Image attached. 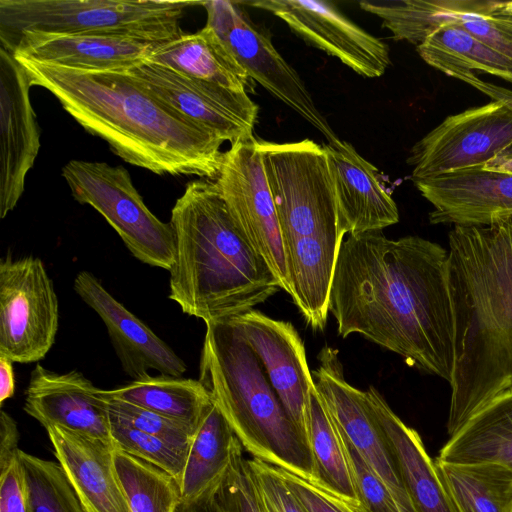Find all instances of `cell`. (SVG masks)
<instances>
[{
    "label": "cell",
    "instance_id": "24",
    "mask_svg": "<svg viewBox=\"0 0 512 512\" xmlns=\"http://www.w3.org/2000/svg\"><path fill=\"white\" fill-rule=\"evenodd\" d=\"M366 391L416 511L458 512L418 432L395 414L373 386Z\"/></svg>",
    "mask_w": 512,
    "mask_h": 512
},
{
    "label": "cell",
    "instance_id": "18",
    "mask_svg": "<svg viewBox=\"0 0 512 512\" xmlns=\"http://www.w3.org/2000/svg\"><path fill=\"white\" fill-rule=\"evenodd\" d=\"M412 182L433 206L431 224L487 226L512 218V173L481 166Z\"/></svg>",
    "mask_w": 512,
    "mask_h": 512
},
{
    "label": "cell",
    "instance_id": "7",
    "mask_svg": "<svg viewBox=\"0 0 512 512\" xmlns=\"http://www.w3.org/2000/svg\"><path fill=\"white\" fill-rule=\"evenodd\" d=\"M62 176L73 198L99 212L136 259L169 271L175 255L173 228L148 209L127 169L71 160L62 168Z\"/></svg>",
    "mask_w": 512,
    "mask_h": 512
},
{
    "label": "cell",
    "instance_id": "36",
    "mask_svg": "<svg viewBox=\"0 0 512 512\" xmlns=\"http://www.w3.org/2000/svg\"><path fill=\"white\" fill-rule=\"evenodd\" d=\"M241 443L222 478L209 489L211 502L217 512H260L256 490Z\"/></svg>",
    "mask_w": 512,
    "mask_h": 512
},
{
    "label": "cell",
    "instance_id": "31",
    "mask_svg": "<svg viewBox=\"0 0 512 512\" xmlns=\"http://www.w3.org/2000/svg\"><path fill=\"white\" fill-rule=\"evenodd\" d=\"M434 461L458 512H512V470L492 463Z\"/></svg>",
    "mask_w": 512,
    "mask_h": 512
},
{
    "label": "cell",
    "instance_id": "34",
    "mask_svg": "<svg viewBox=\"0 0 512 512\" xmlns=\"http://www.w3.org/2000/svg\"><path fill=\"white\" fill-rule=\"evenodd\" d=\"M28 489V512H86L59 463L19 450Z\"/></svg>",
    "mask_w": 512,
    "mask_h": 512
},
{
    "label": "cell",
    "instance_id": "2",
    "mask_svg": "<svg viewBox=\"0 0 512 512\" xmlns=\"http://www.w3.org/2000/svg\"><path fill=\"white\" fill-rule=\"evenodd\" d=\"M16 59L32 86L52 93L85 131L107 142L125 162L158 175L217 179L223 141L159 100L127 71L77 70Z\"/></svg>",
    "mask_w": 512,
    "mask_h": 512
},
{
    "label": "cell",
    "instance_id": "15",
    "mask_svg": "<svg viewBox=\"0 0 512 512\" xmlns=\"http://www.w3.org/2000/svg\"><path fill=\"white\" fill-rule=\"evenodd\" d=\"M242 3L272 13L307 44L339 59L360 76L378 78L391 64L388 45L351 21L332 2L258 0Z\"/></svg>",
    "mask_w": 512,
    "mask_h": 512
},
{
    "label": "cell",
    "instance_id": "45",
    "mask_svg": "<svg viewBox=\"0 0 512 512\" xmlns=\"http://www.w3.org/2000/svg\"><path fill=\"white\" fill-rule=\"evenodd\" d=\"M9 358L0 355V404L10 399L15 392L13 364Z\"/></svg>",
    "mask_w": 512,
    "mask_h": 512
},
{
    "label": "cell",
    "instance_id": "46",
    "mask_svg": "<svg viewBox=\"0 0 512 512\" xmlns=\"http://www.w3.org/2000/svg\"><path fill=\"white\" fill-rule=\"evenodd\" d=\"M173 512H217L211 502L209 490L194 500L179 499Z\"/></svg>",
    "mask_w": 512,
    "mask_h": 512
},
{
    "label": "cell",
    "instance_id": "33",
    "mask_svg": "<svg viewBox=\"0 0 512 512\" xmlns=\"http://www.w3.org/2000/svg\"><path fill=\"white\" fill-rule=\"evenodd\" d=\"M114 460L131 512H173L180 487L169 474L117 448Z\"/></svg>",
    "mask_w": 512,
    "mask_h": 512
},
{
    "label": "cell",
    "instance_id": "44",
    "mask_svg": "<svg viewBox=\"0 0 512 512\" xmlns=\"http://www.w3.org/2000/svg\"><path fill=\"white\" fill-rule=\"evenodd\" d=\"M453 78L463 81L490 97L493 101H500L512 109V90L481 80L475 74H457Z\"/></svg>",
    "mask_w": 512,
    "mask_h": 512
},
{
    "label": "cell",
    "instance_id": "28",
    "mask_svg": "<svg viewBox=\"0 0 512 512\" xmlns=\"http://www.w3.org/2000/svg\"><path fill=\"white\" fill-rule=\"evenodd\" d=\"M98 395L127 402L178 421L196 432L213 403L200 380L168 375L144 376Z\"/></svg>",
    "mask_w": 512,
    "mask_h": 512
},
{
    "label": "cell",
    "instance_id": "41",
    "mask_svg": "<svg viewBox=\"0 0 512 512\" xmlns=\"http://www.w3.org/2000/svg\"><path fill=\"white\" fill-rule=\"evenodd\" d=\"M460 24L470 34L512 61V19L477 15Z\"/></svg>",
    "mask_w": 512,
    "mask_h": 512
},
{
    "label": "cell",
    "instance_id": "19",
    "mask_svg": "<svg viewBox=\"0 0 512 512\" xmlns=\"http://www.w3.org/2000/svg\"><path fill=\"white\" fill-rule=\"evenodd\" d=\"M73 288L103 321L121 367L130 378L140 379L149 375V370L174 377L186 372L184 361L116 300L92 273L79 272Z\"/></svg>",
    "mask_w": 512,
    "mask_h": 512
},
{
    "label": "cell",
    "instance_id": "10",
    "mask_svg": "<svg viewBox=\"0 0 512 512\" xmlns=\"http://www.w3.org/2000/svg\"><path fill=\"white\" fill-rule=\"evenodd\" d=\"M58 322L57 295L42 260L8 253L0 261V355L17 363L43 359Z\"/></svg>",
    "mask_w": 512,
    "mask_h": 512
},
{
    "label": "cell",
    "instance_id": "5",
    "mask_svg": "<svg viewBox=\"0 0 512 512\" xmlns=\"http://www.w3.org/2000/svg\"><path fill=\"white\" fill-rule=\"evenodd\" d=\"M199 380L253 458L314 483L309 446L265 369L229 320L206 323Z\"/></svg>",
    "mask_w": 512,
    "mask_h": 512
},
{
    "label": "cell",
    "instance_id": "38",
    "mask_svg": "<svg viewBox=\"0 0 512 512\" xmlns=\"http://www.w3.org/2000/svg\"><path fill=\"white\" fill-rule=\"evenodd\" d=\"M338 432L346 452L358 497L365 509L368 512H401L384 482L348 439L339 430Z\"/></svg>",
    "mask_w": 512,
    "mask_h": 512
},
{
    "label": "cell",
    "instance_id": "42",
    "mask_svg": "<svg viewBox=\"0 0 512 512\" xmlns=\"http://www.w3.org/2000/svg\"><path fill=\"white\" fill-rule=\"evenodd\" d=\"M0 512H28V489L19 453L0 467Z\"/></svg>",
    "mask_w": 512,
    "mask_h": 512
},
{
    "label": "cell",
    "instance_id": "40",
    "mask_svg": "<svg viewBox=\"0 0 512 512\" xmlns=\"http://www.w3.org/2000/svg\"><path fill=\"white\" fill-rule=\"evenodd\" d=\"M275 468L308 512H368L364 506L346 503L299 476Z\"/></svg>",
    "mask_w": 512,
    "mask_h": 512
},
{
    "label": "cell",
    "instance_id": "13",
    "mask_svg": "<svg viewBox=\"0 0 512 512\" xmlns=\"http://www.w3.org/2000/svg\"><path fill=\"white\" fill-rule=\"evenodd\" d=\"M318 360L319 366L312 371V377L334 424L384 482L400 511L417 512L370 407L367 391L346 381L337 350L323 348Z\"/></svg>",
    "mask_w": 512,
    "mask_h": 512
},
{
    "label": "cell",
    "instance_id": "30",
    "mask_svg": "<svg viewBox=\"0 0 512 512\" xmlns=\"http://www.w3.org/2000/svg\"><path fill=\"white\" fill-rule=\"evenodd\" d=\"M417 52L429 66L450 77L478 72L512 83V61L470 34L460 23L440 27L417 46Z\"/></svg>",
    "mask_w": 512,
    "mask_h": 512
},
{
    "label": "cell",
    "instance_id": "9",
    "mask_svg": "<svg viewBox=\"0 0 512 512\" xmlns=\"http://www.w3.org/2000/svg\"><path fill=\"white\" fill-rule=\"evenodd\" d=\"M210 27L248 76L298 113L328 141L339 140L317 108L298 72L274 47L267 31L255 24L241 2L202 1Z\"/></svg>",
    "mask_w": 512,
    "mask_h": 512
},
{
    "label": "cell",
    "instance_id": "20",
    "mask_svg": "<svg viewBox=\"0 0 512 512\" xmlns=\"http://www.w3.org/2000/svg\"><path fill=\"white\" fill-rule=\"evenodd\" d=\"M97 391L81 372L57 373L37 364L23 409L44 428L58 426L113 444L110 413Z\"/></svg>",
    "mask_w": 512,
    "mask_h": 512
},
{
    "label": "cell",
    "instance_id": "39",
    "mask_svg": "<svg viewBox=\"0 0 512 512\" xmlns=\"http://www.w3.org/2000/svg\"><path fill=\"white\" fill-rule=\"evenodd\" d=\"M260 512H308L275 466L260 459H248Z\"/></svg>",
    "mask_w": 512,
    "mask_h": 512
},
{
    "label": "cell",
    "instance_id": "47",
    "mask_svg": "<svg viewBox=\"0 0 512 512\" xmlns=\"http://www.w3.org/2000/svg\"><path fill=\"white\" fill-rule=\"evenodd\" d=\"M483 168L502 173H512V147L507 148L483 165Z\"/></svg>",
    "mask_w": 512,
    "mask_h": 512
},
{
    "label": "cell",
    "instance_id": "25",
    "mask_svg": "<svg viewBox=\"0 0 512 512\" xmlns=\"http://www.w3.org/2000/svg\"><path fill=\"white\" fill-rule=\"evenodd\" d=\"M145 61L235 92L254 93L255 82L207 25L157 44Z\"/></svg>",
    "mask_w": 512,
    "mask_h": 512
},
{
    "label": "cell",
    "instance_id": "27",
    "mask_svg": "<svg viewBox=\"0 0 512 512\" xmlns=\"http://www.w3.org/2000/svg\"><path fill=\"white\" fill-rule=\"evenodd\" d=\"M501 1L492 0H363L362 10L382 20L394 40L419 46L440 27L477 15H492Z\"/></svg>",
    "mask_w": 512,
    "mask_h": 512
},
{
    "label": "cell",
    "instance_id": "23",
    "mask_svg": "<svg viewBox=\"0 0 512 512\" xmlns=\"http://www.w3.org/2000/svg\"><path fill=\"white\" fill-rule=\"evenodd\" d=\"M159 43L88 34L25 33L7 50L16 58L77 70L126 71Z\"/></svg>",
    "mask_w": 512,
    "mask_h": 512
},
{
    "label": "cell",
    "instance_id": "43",
    "mask_svg": "<svg viewBox=\"0 0 512 512\" xmlns=\"http://www.w3.org/2000/svg\"><path fill=\"white\" fill-rule=\"evenodd\" d=\"M19 432L16 421L4 410L0 414V467L18 456Z\"/></svg>",
    "mask_w": 512,
    "mask_h": 512
},
{
    "label": "cell",
    "instance_id": "4",
    "mask_svg": "<svg viewBox=\"0 0 512 512\" xmlns=\"http://www.w3.org/2000/svg\"><path fill=\"white\" fill-rule=\"evenodd\" d=\"M169 298L205 324L228 320L281 288L262 255L233 220L215 181L193 180L176 200Z\"/></svg>",
    "mask_w": 512,
    "mask_h": 512
},
{
    "label": "cell",
    "instance_id": "6",
    "mask_svg": "<svg viewBox=\"0 0 512 512\" xmlns=\"http://www.w3.org/2000/svg\"><path fill=\"white\" fill-rule=\"evenodd\" d=\"M177 0H0V44L8 50L25 33L88 34L153 43L183 34L188 6Z\"/></svg>",
    "mask_w": 512,
    "mask_h": 512
},
{
    "label": "cell",
    "instance_id": "32",
    "mask_svg": "<svg viewBox=\"0 0 512 512\" xmlns=\"http://www.w3.org/2000/svg\"><path fill=\"white\" fill-rule=\"evenodd\" d=\"M308 445L314 466L313 485L346 503L363 506L341 437L316 388L310 395Z\"/></svg>",
    "mask_w": 512,
    "mask_h": 512
},
{
    "label": "cell",
    "instance_id": "8",
    "mask_svg": "<svg viewBox=\"0 0 512 512\" xmlns=\"http://www.w3.org/2000/svg\"><path fill=\"white\" fill-rule=\"evenodd\" d=\"M257 146L280 231L340 226L334 182L324 146L310 139L285 143L257 139Z\"/></svg>",
    "mask_w": 512,
    "mask_h": 512
},
{
    "label": "cell",
    "instance_id": "3",
    "mask_svg": "<svg viewBox=\"0 0 512 512\" xmlns=\"http://www.w3.org/2000/svg\"><path fill=\"white\" fill-rule=\"evenodd\" d=\"M448 280L454 365L447 433L512 389V218L453 226Z\"/></svg>",
    "mask_w": 512,
    "mask_h": 512
},
{
    "label": "cell",
    "instance_id": "11",
    "mask_svg": "<svg viewBox=\"0 0 512 512\" xmlns=\"http://www.w3.org/2000/svg\"><path fill=\"white\" fill-rule=\"evenodd\" d=\"M512 147V109L491 101L447 116L410 149L411 179L481 167Z\"/></svg>",
    "mask_w": 512,
    "mask_h": 512
},
{
    "label": "cell",
    "instance_id": "16",
    "mask_svg": "<svg viewBox=\"0 0 512 512\" xmlns=\"http://www.w3.org/2000/svg\"><path fill=\"white\" fill-rule=\"evenodd\" d=\"M228 320L261 361L272 387L308 444L310 395L315 385L297 330L290 322L273 319L256 309Z\"/></svg>",
    "mask_w": 512,
    "mask_h": 512
},
{
    "label": "cell",
    "instance_id": "29",
    "mask_svg": "<svg viewBox=\"0 0 512 512\" xmlns=\"http://www.w3.org/2000/svg\"><path fill=\"white\" fill-rule=\"evenodd\" d=\"M240 441L213 401L193 435L180 483V498L194 500L226 473Z\"/></svg>",
    "mask_w": 512,
    "mask_h": 512
},
{
    "label": "cell",
    "instance_id": "1",
    "mask_svg": "<svg viewBox=\"0 0 512 512\" xmlns=\"http://www.w3.org/2000/svg\"><path fill=\"white\" fill-rule=\"evenodd\" d=\"M329 313L345 338L360 334L425 373L451 381L454 320L448 250L419 236L348 235L339 250Z\"/></svg>",
    "mask_w": 512,
    "mask_h": 512
},
{
    "label": "cell",
    "instance_id": "35",
    "mask_svg": "<svg viewBox=\"0 0 512 512\" xmlns=\"http://www.w3.org/2000/svg\"><path fill=\"white\" fill-rule=\"evenodd\" d=\"M110 426L113 444L117 449L163 470L180 487L188 452L134 428L111 413Z\"/></svg>",
    "mask_w": 512,
    "mask_h": 512
},
{
    "label": "cell",
    "instance_id": "14",
    "mask_svg": "<svg viewBox=\"0 0 512 512\" xmlns=\"http://www.w3.org/2000/svg\"><path fill=\"white\" fill-rule=\"evenodd\" d=\"M159 100L230 144L254 138L259 107L246 93L142 62L126 70Z\"/></svg>",
    "mask_w": 512,
    "mask_h": 512
},
{
    "label": "cell",
    "instance_id": "37",
    "mask_svg": "<svg viewBox=\"0 0 512 512\" xmlns=\"http://www.w3.org/2000/svg\"><path fill=\"white\" fill-rule=\"evenodd\" d=\"M101 398L106 402L111 414L134 428L153 435L177 449L189 451L194 433L184 424L127 402Z\"/></svg>",
    "mask_w": 512,
    "mask_h": 512
},
{
    "label": "cell",
    "instance_id": "12",
    "mask_svg": "<svg viewBox=\"0 0 512 512\" xmlns=\"http://www.w3.org/2000/svg\"><path fill=\"white\" fill-rule=\"evenodd\" d=\"M215 182L236 225L290 295L279 221L256 138L234 143L224 152Z\"/></svg>",
    "mask_w": 512,
    "mask_h": 512
},
{
    "label": "cell",
    "instance_id": "26",
    "mask_svg": "<svg viewBox=\"0 0 512 512\" xmlns=\"http://www.w3.org/2000/svg\"><path fill=\"white\" fill-rule=\"evenodd\" d=\"M437 460L492 463L512 470V389L474 413L442 446Z\"/></svg>",
    "mask_w": 512,
    "mask_h": 512
},
{
    "label": "cell",
    "instance_id": "17",
    "mask_svg": "<svg viewBox=\"0 0 512 512\" xmlns=\"http://www.w3.org/2000/svg\"><path fill=\"white\" fill-rule=\"evenodd\" d=\"M31 87L20 62L0 47V218L16 207L40 149Z\"/></svg>",
    "mask_w": 512,
    "mask_h": 512
},
{
    "label": "cell",
    "instance_id": "22",
    "mask_svg": "<svg viewBox=\"0 0 512 512\" xmlns=\"http://www.w3.org/2000/svg\"><path fill=\"white\" fill-rule=\"evenodd\" d=\"M54 455L86 512H131L112 443L58 426L45 428Z\"/></svg>",
    "mask_w": 512,
    "mask_h": 512
},
{
    "label": "cell",
    "instance_id": "48",
    "mask_svg": "<svg viewBox=\"0 0 512 512\" xmlns=\"http://www.w3.org/2000/svg\"><path fill=\"white\" fill-rule=\"evenodd\" d=\"M492 15L512 19V1H501L496 12Z\"/></svg>",
    "mask_w": 512,
    "mask_h": 512
},
{
    "label": "cell",
    "instance_id": "21",
    "mask_svg": "<svg viewBox=\"0 0 512 512\" xmlns=\"http://www.w3.org/2000/svg\"><path fill=\"white\" fill-rule=\"evenodd\" d=\"M323 146L344 236L382 231L398 223L397 205L384 187L377 168L346 141L339 139Z\"/></svg>",
    "mask_w": 512,
    "mask_h": 512
}]
</instances>
